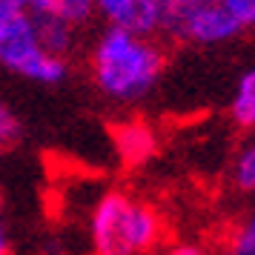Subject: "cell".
I'll return each mask as SVG.
<instances>
[{
  "label": "cell",
  "mask_w": 255,
  "mask_h": 255,
  "mask_svg": "<svg viewBox=\"0 0 255 255\" xmlns=\"http://www.w3.org/2000/svg\"><path fill=\"white\" fill-rule=\"evenodd\" d=\"M166 52L155 37L106 26L89 49V72L98 92L112 104H138L158 86Z\"/></svg>",
  "instance_id": "cell-1"
},
{
  "label": "cell",
  "mask_w": 255,
  "mask_h": 255,
  "mask_svg": "<svg viewBox=\"0 0 255 255\" xmlns=\"http://www.w3.org/2000/svg\"><path fill=\"white\" fill-rule=\"evenodd\" d=\"M95 255H149L163 238L161 212L127 192H106L89 215Z\"/></svg>",
  "instance_id": "cell-2"
},
{
  "label": "cell",
  "mask_w": 255,
  "mask_h": 255,
  "mask_svg": "<svg viewBox=\"0 0 255 255\" xmlns=\"http://www.w3.org/2000/svg\"><path fill=\"white\" fill-rule=\"evenodd\" d=\"M158 6V35L192 43L221 46L244 35L221 0H155Z\"/></svg>",
  "instance_id": "cell-3"
},
{
  "label": "cell",
  "mask_w": 255,
  "mask_h": 255,
  "mask_svg": "<svg viewBox=\"0 0 255 255\" xmlns=\"http://www.w3.org/2000/svg\"><path fill=\"white\" fill-rule=\"evenodd\" d=\"M0 66L43 86H55L69 75L66 58H55L43 49L37 20L29 12L14 14L0 26Z\"/></svg>",
  "instance_id": "cell-4"
},
{
  "label": "cell",
  "mask_w": 255,
  "mask_h": 255,
  "mask_svg": "<svg viewBox=\"0 0 255 255\" xmlns=\"http://www.w3.org/2000/svg\"><path fill=\"white\" fill-rule=\"evenodd\" d=\"M95 14H101L106 26L124 29L140 37L158 35V6L155 0H92Z\"/></svg>",
  "instance_id": "cell-5"
},
{
  "label": "cell",
  "mask_w": 255,
  "mask_h": 255,
  "mask_svg": "<svg viewBox=\"0 0 255 255\" xmlns=\"http://www.w3.org/2000/svg\"><path fill=\"white\" fill-rule=\"evenodd\" d=\"M26 12L32 17L60 20L72 29H81L95 17V3L92 0H26Z\"/></svg>",
  "instance_id": "cell-6"
},
{
  "label": "cell",
  "mask_w": 255,
  "mask_h": 255,
  "mask_svg": "<svg viewBox=\"0 0 255 255\" xmlns=\"http://www.w3.org/2000/svg\"><path fill=\"white\" fill-rule=\"evenodd\" d=\"M158 146L155 132L140 121H127L115 127V149L127 163H143Z\"/></svg>",
  "instance_id": "cell-7"
},
{
  "label": "cell",
  "mask_w": 255,
  "mask_h": 255,
  "mask_svg": "<svg viewBox=\"0 0 255 255\" xmlns=\"http://www.w3.org/2000/svg\"><path fill=\"white\" fill-rule=\"evenodd\" d=\"M230 118L235 127L255 129V66L238 78V86L230 101Z\"/></svg>",
  "instance_id": "cell-8"
},
{
  "label": "cell",
  "mask_w": 255,
  "mask_h": 255,
  "mask_svg": "<svg viewBox=\"0 0 255 255\" xmlns=\"http://www.w3.org/2000/svg\"><path fill=\"white\" fill-rule=\"evenodd\" d=\"M37 20V32H40V43L49 55L55 58H66L75 43H78V29L60 23V20H46V17H35Z\"/></svg>",
  "instance_id": "cell-9"
},
{
  "label": "cell",
  "mask_w": 255,
  "mask_h": 255,
  "mask_svg": "<svg viewBox=\"0 0 255 255\" xmlns=\"http://www.w3.org/2000/svg\"><path fill=\"white\" fill-rule=\"evenodd\" d=\"M232 181L241 192H255V140L244 143L232 163Z\"/></svg>",
  "instance_id": "cell-10"
},
{
  "label": "cell",
  "mask_w": 255,
  "mask_h": 255,
  "mask_svg": "<svg viewBox=\"0 0 255 255\" xmlns=\"http://www.w3.org/2000/svg\"><path fill=\"white\" fill-rule=\"evenodd\" d=\"M227 255H255V212H250L232 230L227 241Z\"/></svg>",
  "instance_id": "cell-11"
},
{
  "label": "cell",
  "mask_w": 255,
  "mask_h": 255,
  "mask_svg": "<svg viewBox=\"0 0 255 255\" xmlns=\"http://www.w3.org/2000/svg\"><path fill=\"white\" fill-rule=\"evenodd\" d=\"M241 32H255V0H221Z\"/></svg>",
  "instance_id": "cell-12"
},
{
  "label": "cell",
  "mask_w": 255,
  "mask_h": 255,
  "mask_svg": "<svg viewBox=\"0 0 255 255\" xmlns=\"http://www.w3.org/2000/svg\"><path fill=\"white\" fill-rule=\"evenodd\" d=\"M17 132H20V124H17L14 112L6 104H0V149H3L6 143H12V140L17 138Z\"/></svg>",
  "instance_id": "cell-13"
},
{
  "label": "cell",
  "mask_w": 255,
  "mask_h": 255,
  "mask_svg": "<svg viewBox=\"0 0 255 255\" xmlns=\"http://www.w3.org/2000/svg\"><path fill=\"white\" fill-rule=\"evenodd\" d=\"M20 12H26V0H0V26Z\"/></svg>",
  "instance_id": "cell-14"
},
{
  "label": "cell",
  "mask_w": 255,
  "mask_h": 255,
  "mask_svg": "<svg viewBox=\"0 0 255 255\" xmlns=\"http://www.w3.org/2000/svg\"><path fill=\"white\" fill-rule=\"evenodd\" d=\"M158 255H207V253L195 244H175V247H169V250H163Z\"/></svg>",
  "instance_id": "cell-15"
},
{
  "label": "cell",
  "mask_w": 255,
  "mask_h": 255,
  "mask_svg": "<svg viewBox=\"0 0 255 255\" xmlns=\"http://www.w3.org/2000/svg\"><path fill=\"white\" fill-rule=\"evenodd\" d=\"M0 255H9V232L0 224Z\"/></svg>",
  "instance_id": "cell-16"
}]
</instances>
